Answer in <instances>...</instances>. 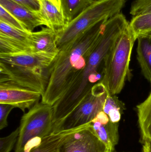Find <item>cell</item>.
<instances>
[{
  "mask_svg": "<svg viewBox=\"0 0 151 152\" xmlns=\"http://www.w3.org/2000/svg\"><path fill=\"white\" fill-rule=\"evenodd\" d=\"M108 20H101L59 49L51 67L48 83L42 96V102L54 105L79 80Z\"/></svg>",
  "mask_w": 151,
  "mask_h": 152,
  "instance_id": "cell-1",
  "label": "cell"
},
{
  "mask_svg": "<svg viewBox=\"0 0 151 152\" xmlns=\"http://www.w3.org/2000/svg\"><path fill=\"white\" fill-rule=\"evenodd\" d=\"M129 24L121 12L106 21L80 78L63 97L66 106L71 108L76 107L90 92L92 86L102 80L105 58Z\"/></svg>",
  "mask_w": 151,
  "mask_h": 152,
  "instance_id": "cell-2",
  "label": "cell"
},
{
  "mask_svg": "<svg viewBox=\"0 0 151 152\" xmlns=\"http://www.w3.org/2000/svg\"><path fill=\"white\" fill-rule=\"evenodd\" d=\"M134 36L129 24L117 38L104 61L103 83L111 95L119 94L131 77L129 63Z\"/></svg>",
  "mask_w": 151,
  "mask_h": 152,
  "instance_id": "cell-3",
  "label": "cell"
},
{
  "mask_svg": "<svg viewBox=\"0 0 151 152\" xmlns=\"http://www.w3.org/2000/svg\"><path fill=\"white\" fill-rule=\"evenodd\" d=\"M126 0H95L57 34L59 49L72 42L101 20L120 13Z\"/></svg>",
  "mask_w": 151,
  "mask_h": 152,
  "instance_id": "cell-4",
  "label": "cell"
},
{
  "mask_svg": "<svg viewBox=\"0 0 151 152\" xmlns=\"http://www.w3.org/2000/svg\"><path fill=\"white\" fill-rule=\"evenodd\" d=\"M54 123L53 105L42 102L35 104L21 118L15 152H23L29 141L50 134Z\"/></svg>",
  "mask_w": 151,
  "mask_h": 152,
  "instance_id": "cell-5",
  "label": "cell"
},
{
  "mask_svg": "<svg viewBox=\"0 0 151 152\" xmlns=\"http://www.w3.org/2000/svg\"><path fill=\"white\" fill-rule=\"evenodd\" d=\"M108 93L102 81L95 84L79 105L54 126L52 133L70 130L90 123L103 111Z\"/></svg>",
  "mask_w": 151,
  "mask_h": 152,
  "instance_id": "cell-6",
  "label": "cell"
},
{
  "mask_svg": "<svg viewBox=\"0 0 151 152\" xmlns=\"http://www.w3.org/2000/svg\"><path fill=\"white\" fill-rule=\"evenodd\" d=\"M50 69L29 68L0 61V82L9 81L37 91L43 96L48 83Z\"/></svg>",
  "mask_w": 151,
  "mask_h": 152,
  "instance_id": "cell-7",
  "label": "cell"
},
{
  "mask_svg": "<svg viewBox=\"0 0 151 152\" xmlns=\"http://www.w3.org/2000/svg\"><path fill=\"white\" fill-rule=\"evenodd\" d=\"M59 152H110V150L90 123L67 136L59 145Z\"/></svg>",
  "mask_w": 151,
  "mask_h": 152,
  "instance_id": "cell-8",
  "label": "cell"
},
{
  "mask_svg": "<svg viewBox=\"0 0 151 152\" xmlns=\"http://www.w3.org/2000/svg\"><path fill=\"white\" fill-rule=\"evenodd\" d=\"M42 95L9 81L0 82V104H10L23 112L39 102Z\"/></svg>",
  "mask_w": 151,
  "mask_h": 152,
  "instance_id": "cell-9",
  "label": "cell"
},
{
  "mask_svg": "<svg viewBox=\"0 0 151 152\" xmlns=\"http://www.w3.org/2000/svg\"><path fill=\"white\" fill-rule=\"evenodd\" d=\"M58 54L31 52L15 54H0V61L29 68L50 69Z\"/></svg>",
  "mask_w": 151,
  "mask_h": 152,
  "instance_id": "cell-10",
  "label": "cell"
},
{
  "mask_svg": "<svg viewBox=\"0 0 151 152\" xmlns=\"http://www.w3.org/2000/svg\"><path fill=\"white\" fill-rule=\"evenodd\" d=\"M0 5L17 18L29 32L47 24L40 13L34 12L11 0H0Z\"/></svg>",
  "mask_w": 151,
  "mask_h": 152,
  "instance_id": "cell-11",
  "label": "cell"
},
{
  "mask_svg": "<svg viewBox=\"0 0 151 152\" xmlns=\"http://www.w3.org/2000/svg\"><path fill=\"white\" fill-rule=\"evenodd\" d=\"M79 127L52 133L43 138H34L27 143L23 152H59L63 140Z\"/></svg>",
  "mask_w": 151,
  "mask_h": 152,
  "instance_id": "cell-12",
  "label": "cell"
},
{
  "mask_svg": "<svg viewBox=\"0 0 151 152\" xmlns=\"http://www.w3.org/2000/svg\"><path fill=\"white\" fill-rule=\"evenodd\" d=\"M57 39L56 32L48 28H43L40 31L30 33L29 44L33 52L58 54L59 50Z\"/></svg>",
  "mask_w": 151,
  "mask_h": 152,
  "instance_id": "cell-13",
  "label": "cell"
},
{
  "mask_svg": "<svg viewBox=\"0 0 151 152\" xmlns=\"http://www.w3.org/2000/svg\"><path fill=\"white\" fill-rule=\"evenodd\" d=\"M40 1V14L46 22V27L57 34L63 30L67 24L61 8L51 0Z\"/></svg>",
  "mask_w": 151,
  "mask_h": 152,
  "instance_id": "cell-14",
  "label": "cell"
},
{
  "mask_svg": "<svg viewBox=\"0 0 151 152\" xmlns=\"http://www.w3.org/2000/svg\"><path fill=\"white\" fill-rule=\"evenodd\" d=\"M90 124L98 137L108 147L110 152H114L119 140V123L110 121L105 124L95 118Z\"/></svg>",
  "mask_w": 151,
  "mask_h": 152,
  "instance_id": "cell-15",
  "label": "cell"
},
{
  "mask_svg": "<svg viewBox=\"0 0 151 152\" xmlns=\"http://www.w3.org/2000/svg\"><path fill=\"white\" fill-rule=\"evenodd\" d=\"M137 108L141 142H148L151 143V91L148 97Z\"/></svg>",
  "mask_w": 151,
  "mask_h": 152,
  "instance_id": "cell-16",
  "label": "cell"
},
{
  "mask_svg": "<svg viewBox=\"0 0 151 152\" xmlns=\"http://www.w3.org/2000/svg\"><path fill=\"white\" fill-rule=\"evenodd\" d=\"M137 40V60L143 75L151 84V38L143 36Z\"/></svg>",
  "mask_w": 151,
  "mask_h": 152,
  "instance_id": "cell-17",
  "label": "cell"
},
{
  "mask_svg": "<svg viewBox=\"0 0 151 152\" xmlns=\"http://www.w3.org/2000/svg\"><path fill=\"white\" fill-rule=\"evenodd\" d=\"M33 52L29 45L0 34V54H15Z\"/></svg>",
  "mask_w": 151,
  "mask_h": 152,
  "instance_id": "cell-18",
  "label": "cell"
},
{
  "mask_svg": "<svg viewBox=\"0 0 151 152\" xmlns=\"http://www.w3.org/2000/svg\"><path fill=\"white\" fill-rule=\"evenodd\" d=\"M94 1L95 0H60V8L66 23L74 19Z\"/></svg>",
  "mask_w": 151,
  "mask_h": 152,
  "instance_id": "cell-19",
  "label": "cell"
},
{
  "mask_svg": "<svg viewBox=\"0 0 151 152\" xmlns=\"http://www.w3.org/2000/svg\"><path fill=\"white\" fill-rule=\"evenodd\" d=\"M125 110L126 107L123 102L115 95H111L108 93L103 111L108 115L110 121L113 123H119Z\"/></svg>",
  "mask_w": 151,
  "mask_h": 152,
  "instance_id": "cell-20",
  "label": "cell"
},
{
  "mask_svg": "<svg viewBox=\"0 0 151 152\" xmlns=\"http://www.w3.org/2000/svg\"><path fill=\"white\" fill-rule=\"evenodd\" d=\"M129 26L136 40L138 37L151 34V12L133 16Z\"/></svg>",
  "mask_w": 151,
  "mask_h": 152,
  "instance_id": "cell-21",
  "label": "cell"
},
{
  "mask_svg": "<svg viewBox=\"0 0 151 152\" xmlns=\"http://www.w3.org/2000/svg\"><path fill=\"white\" fill-rule=\"evenodd\" d=\"M30 33L31 32L23 31L15 28L2 21H0V34L21 41L29 45V35Z\"/></svg>",
  "mask_w": 151,
  "mask_h": 152,
  "instance_id": "cell-22",
  "label": "cell"
},
{
  "mask_svg": "<svg viewBox=\"0 0 151 152\" xmlns=\"http://www.w3.org/2000/svg\"><path fill=\"white\" fill-rule=\"evenodd\" d=\"M0 21L23 31H27L25 26L10 12L0 5Z\"/></svg>",
  "mask_w": 151,
  "mask_h": 152,
  "instance_id": "cell-23",
  "label": "cell"
},
{
  "mask_svg": "<svg viewBox=\"0 0 151 152\" xmlns=\"http://www.w3.org/2000/svg\"><path fill=\"white\" fill-rule=\"evenodd\" d=\"M151 12V0H134L129 13L133 16Z\"/></svg>",
  "mask_w": 151,
  "mask_h": 152,
  "instance_id": "cell-24",
  "label": "cell"
},
{
  "mask_svg": "<svg viewBox=\"0 0 151 152\" xmlns=\"http://www.w3.org/2000/svg\"><path fill=\"white\" fill-rule=\"evenodd\" d=\"M19 127L9 135L0 139V152H10L15 143L17 141L19 134Z\"/></svg>",
  "mask_w": 151,
  "mask_h": 152,
  "instance_id": "cell-25",
  "label": "cell"
},
{
  "mask_svg": "<svg viewBox=\"0 0 151 152\" xmlns=\"http://www.w3.org/2000/svg\"><path fill=\"white\" fill-rule=\"evenodd\" d=\"M15 108L10 104H0V129H3L8 125V117L12 109Z\"/></svg>",
  "mask_w": 151,
  "mask_h": 152,
  "instance_id": "cell-26",
  "label": "cell"
},
{
  "mask_svg": "<svg viewBox=\"0 0 151 152\" xmlns=\"http://www.w3.org/2000/svg\"><path fill=\"white\" fill-rule=\"evenodd\" d=\"M28 10L40 13L41 5L40 0H11Z\"/></svg>",
  "mask_w": 151,
  "mask_h": 152,
  "instance_id": "cell-27",
  "label": "cell"
},
{
  "mask_svg": "<svg viewBox=\"0 0 151 152\" xmlns=\"http://www.w3.org/2000/svg\"><path fill=\"white\" fill-rule=\"evenodd\" d=\"M142 152H151V143L146 142L143 143Z\"/></svg>",
  "mask_w": 151,
  "mask_h": 152,
  "instance_id": "cell-28",
  "label": "cell"
},
{
  "mask_svg": "<svg viewBox=\"0 0 151 152\" xmlns=\"http://www.w3.org/2000/svg\"><path fill=\"white\" fill-rule=\"evenodd\" d=\"M51 1H53V2L55 3L56 4H57L59 6H60V0H51Z\"/></svg>",
  "mask_w": 151,
  "mask_h": 152,
  "instance_id": "cell-29",
  "label": "cell"
},
{
  "mask_svg": "<svg viewBox=\"0 0 151 152\" xmlns=\"http://www.w3.org/2000/svg\"><path fill=\"white\" fill-rule=\"evenodd\" d=\"M147 36L149 37H150V38H151V34L150 35Z\"/></svg>",
  "mask_w": 151,
  "mask_h": 152,
  "instance_id": "cell-30",
  "label": "cell"
},
{
  "mask_svg": "<svg viewBox=\"0 0 151 152\" xmlns=\"http://www.w3.org/2000/svg\"></svg>",
  "mask_w": 151,
  "mask_h": 152,
  "instance_id": "cell-31",
  "label": "cell"
}]
</instances>
